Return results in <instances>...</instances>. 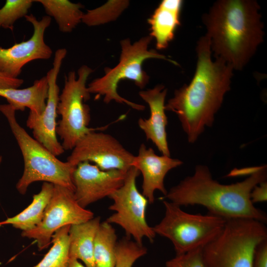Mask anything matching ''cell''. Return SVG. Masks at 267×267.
<instances>
[{"mask_svg": "<svg viewBox=\"0 0 267 267\" xmlns=\"http://www.w3.org/2000/svg\"><path fill=\"white\" fill-rule=\"evenodd\" d=\"M100 223V217L70 226L69 232V257L82 261L86 267H96L93 249L95 235Z\"/></svg>", "mask_w": 267, "mask_h": 267, "instance_id": "18", "label": "cell"}, {"mask_svg": "<svg viewBox=\"0 0 267 267\" xmlns=\"http://www.w3.org/2000/svg\"><path fill=\"white\" fill-rule=\"evenodd\" d=\"M44 7L47 16L52 17L57 23L59 31L71 32L81 22L84 6L80 3H73L67 0H37Z\"/></svg>", "mask_w": 267, "mask_h": 267, "instance_id": "21", "label": "cell"}, {"mask_svg": "<svg viewBox=\"0 0 267 267\" xmlns=\"http://www.w3.org/2000/svg\"><path fill=\"white\" fill-rule=\"evenodd\" d=\"M33 27V33L28 40L16 43L9 48L0 46V73L11 78H18L22 68L37 59H49L51 48L45 44L44 35L50 26L51 18L44 16L39 20L31 14L25 16Z\"/></svg>", "mask_w": 267, "mask_h": 267, "instance_id": "13", "label": "cell"}, {"mask_svg": "<svg viewBox=\"0 0 267 267\" xmlns=\"http://www.w3.org/2000/svg\"><path fill=\"white\" fill-rule=\"evenodd\" d=\"M126 173L118 170L103 171L89 162L78 164L73 176L77 202L86 208L92 203L109 197L123 184Z\"/></svg>", "mask_w": 267, "mask_h": 267, "instance_id": "14", "label": "cell"}, {"mask_svg": "<svg viewBox=\"0 0 267 267\" xmlns=\"http://www.w3.org/2000/svg\"><path fill=\"white\" fill-rule=\"evenodd\" d=\"M1 161H2V157L1 156H0V165L1 163Z\"/></svg>", "mask_w": 267, "mask_h": 267, "instance_id": "32", "label": "cell"}, {"mask_svg": "<svg viewBox=\"0 0 267 267\" xmlns=\"http://www.w3.org/2000/svg\"><path fill=\"white\" fill-rule=\"evenodd\" d=\"M195 73L188 85L175 91L165 105L174 112L190 143L195 142L205 127H211L226 92L230 89L233 68L223 60L212 58L210 39L201 37L196 48Z\"/></svg>", "mask_w": 267, "mask_h": 267, "instance_id": "1", "label": "cell"}, {"mask_svg": "<svg viewBox=\"0 0 267 267\" xmlns=\"http://www.w3.org/2000/svg\"><path fill=\"white\" fill-rule=\"evenodd\" d=\"M33 0H7L0 9V28L12 30L19 19L27 15Z\"/></svg>", "mask_w": 267, "mask_h": 267, "instance_id": "25", "label": "cell"}, {"mask_svg": "<svg viewBox=\"0 0 267 267\" xmlns=\"http://www.w3.org/2000/svg\"><path fill=\"white\" fill-rule=\"evenodd\" d=\"M66 54L65 48H60L55 51L52 67L46 75L48 89L44 110L40 115L30 111L26 121V125L32 130L34 138L56 156L63 154L65 151L57 138L56 119L60 90L57 79Z\"/></svg>", "mask_w": 267, "mask_h": 267, "instance_id": "12", "label": "cell"}, {"mask_svg": "<svg viewBox=\"0 0 267 267\" xmlns=\"http://www.w3.org/2000/svg\"><path fill=\"white\" fill-rule=\"evenodd\" d=\"M128 0H110L96 8L84 13L82 22L88 26H95L116 20L128 7Z\"/></svg>", "mask_w": 267, "mask_h": 267, "instance_id": "24", "label": "cell"}, {"mask_svg": "<svg viewBox=\"0 0 267 267\" xmlns=\"http://www.w3.org/2000/svg\"><path fill=\"white\" fill-rule=\"evenodd\" d=\"M117 236L111 224L100 222L94 243L93 257L96 267H115Z\"/></svg>", "mask_w": 267, "mask_h": 267, "instance_id": "22", "label": "cell"}, {"mask_svg": "<svg viewBox=\"0 0 267 267\" xmlns=\"http://www.w3.org/2000/svg\"><path fill=\"white\" fill-rule=\"evenodd\" d=\"M267 240L265 223L248 219L227 220L219 235L202 248L207 267H252L257 246Z\"/></svg>", "mask_w": 267, "mask_h": 267, "instance_id": "6", "label": "cell"}, {"mask_svg": "<svg viewBox=\"0 0 267 267\" xmlns=\"http://www.w3.org/2000/svg\"><path fill=\"white\" fill-rule=\"evenodd\" d=\"M0 111L6 118L23 156V175L16 187L21 194L33 182L43 181L74 191L73 176L76 166L59 160L44 146L31 136L16 120V110L9 104H0Z\"/></svg>", "mask_w": 267, "mask_h": 267, "instance_id": "4", "label": "cell"}, {"mask_svg": "<svg viewBox=\"0 0 267 267\" xmlns=\"http://www.w3.org/2000/svg\"><path fill=\"white\" fill-rule=\"evenodd\" d=\"M134 157L116 138L94 131L79 140L67 161L75 166L89 162L103 171L118 170L127 172L133 167Z\"/></svg>", "mask_w": 267, "mask_h": 267, "instance_id": "11", "label": "cell"}, {"mask_svg": "<svg viewBox=\"0 0 267 267\" xmlns=\"http://www.w3.org/2000/svg\"><path fill=\"white\" fill-rule=\"evenodd\" d=\"M23 83L19 78H11L0 73V89H17Z\"/></svg>", "mask_w": 267, "mask_h": 267, "instance_id": "30", "label": "cell"}, {"mask_svg": "<svg viewBox=\"0 0 267 267\" xmlns=\"http://www.w3.org/2000/svg\"><path fill=\"white\" fill-rule=\"evenodd\" d=\"M266 179V166H262L255 167L251 175L242 181L222 184L213 179L206 166L199 165L192 176L172 187L163 199L180 207L204 206L209 214L225 220L248 219L265 223L267 215L252 203L250 193L256 185Z\"/></svg>", "mask_w": 267, "mask_h": 267, "instance_id": "2", "label": "cell"}, {"mask_svg": "<svg viewBox=\"0 0 267 267\" xmlns=\"http://www.w3.org/2000/svg\"><path fill=\"white\" fill-rule=\"evenodd\" d=\"M93 70L87 65L65 76L64 86L57 107L61 120L56 127V134L62 140L64 150H72L77 142L88 133L97 130L89 128L90 121V108L85 102L90 93L86 85L89 76Z\"/></svg>", "mask_w": 267, "mask_h": 267, "instance_id": "8", "label": "cell"}, {"mask_svg": "<svg viewBox=\"0 0 267 267\" xmlns=\"http://www.w3.org/2000/svg\"><path fill=\"white\" fill-rule=\"evenodd\" d=\"M260 7L254 0H219L202 21L212 53L236 70H241L263 42Z\"/></svg>", "mask_w": 267, "mask_h": 267, "instance_id": "3", "label": "cell"}, {"mask_svg": "<svg viewBox=\"0 0 267 267\" xmlns=\"http://www.w3.org/2000/svg\"><path fill=\"white\" fill-rule=\"evenodd\" d=\"M93 216L92 212L78 204L74 191L54 185L52 195L41 222L32 230L22 231L21 235L35 239L39 249L43 250L50 244L52 237L58 229L66 225L86 222Z\"/></svg>", "mask_w": 267, "mask_h": 267, "instance_id": "10", "label": "cell"}, {"mask_svg": "<svg viewBox=\"0 0 267 267\" xmlns=\"http://www.w3.org/2000/svg\"><path fill=\"white\" fill-rule=\"evenodd\" d=\"M54 184L44 182L39 193L33 196L32 203L17 215L0 222V226L10 224L14 227L28 231L42 222L44 210L52 195Z\"/></svg>", "mask_w": 267, "mask_h": 267, "instance_id": "20", "label": "cell"}, {"mask_svg": "<svg viewBox=\"0 0 267 267\" xmlns=\"http://www.w3.org/2000/svg\"><path fill=\"white\" fill-rule=\"evenodd\" d=\"M48 89L45 76L35 81L32 86L27 88L0 89V96L5 98L16 111L28 108L30 111L40 115L46 106Z\"/></svg>", "mask_w": 267, "mask_h": 267, "instance_id": "19", "label": "cell"}, {"mask_svg": "<svg viewBox=\"0 0 267 267\" xmlns=\"http://www.w3.org/2000/svg\"><path fill=\"white\" fill-rule=\"evenodd\" d=\"M202 248L176 255L166 262V267H207L203 257Z\"/></svg>", "mask_w": 267, "mask_h": 267, "instance_id": "27", "label": "cell"}, {"mask_svg": "<svg viewBox=\"0 0 267 267\" xmlns=\"http://www.w3.org/2000/svg\"><path fill=\"white\" fill-rule=\"evenodd\" d=\"M139 174L134 166L127 172L123 184L109 197L113 201L109 209L115 213L106 221L119 225L128 237L132 236L134 242L142 245L144 237L153 242L156 233L146 220L148 200L136 187V179Z\"/></svg>", "mask_w": 267, "mask_h": 267, "instance_id": "9", "label": "cell"}, {"mask_svg": "<svg viewBox=\"0 0 267 267\" xmlns=\"http://www.w3.org/2000/svg\"><path fill=\"white\" fill-rule=\"evenodd\" d=\"M167 93V89L162 85L139 92L140 97L149 106L150 115L148 119L139 118L137 123L146 139L151 140L163 155L170 157L166 132L168 120L165 108Z\"/></svg>", "mask_w": 267, "mask_h": 267, "instance_id": "16", "label": "cell"}, {"mask_svg": "<svg viewBox=\"0 0 267 267\" xmlns=\"http://www.w3.org/2000/svg\"><path fill=\"white\" fill-rule=\"evenodd\" d=\"M182 163L177 159L157 155L152 148H147L144 143L140 145L137 155L134 156L133 166L142 175V194L149 203L154 202V192L157 190L164 196L166 195L168 191L165 187L164 178L167 174Z\"/></svg>", "mask_w": 267, "mask_h": 267, "instance_id": "15", "label": "cell"}, {"mask_svg": "<svg viewBox=\"0 0 267 267\" xmlns=\"http://www.w3.org/2000/svg\"><path fill=\"white\" fill-rule=\"evenodd\" d=\"M147 253L146 248L124 238L118 242L115 267H132L135 262Z\"/></svg>", "mask_w": 267, "mask_h": 267, "instance_id": "26", "label": "cell"}, {"mask_svg": "<svg viewBox=\"0 0 267 267\" xmlns=\"http://www.w3.org/2000/svg\"><path fill=\"white\" fill-rule=\"evenodd\" d=\"M68 267H86L80 263L77 259H70L69 261Z\"/></svg>", "mask_w": 267, "mask_h": 267, "instance_id": "31", "label": "cell"}, {"mask_svg": "<svg viewBox=\"0 0 267 267\" xmlns=\"http://www.w3.org/2000/svg\"><path fill=\"white\" fill-rule=\"evenodd\" d=\"M181 0H163L148 19L150 35L156 41L157 49H166L174 37L175 31L180 25Z\"/></svg>", "mask_w": 267, "mask_h": 267, "instance_id": "17", "label": "cell"}, {"mask_svg": "<svg viewBox=\"0 0 267 267\" xmlns=\"http://www.w3.org/2000/svg\"><path fill=\"white\" fill-rule=\"evenodd\" d=\"M70 226H64L55 232L51 239L52 247L43 259L33 267H68Z\"/></svg>", "mask_w": 267, "mask_h": 267, "instance_id": "23", "label": "cell"}, {"mask_svg": "<svg viewBox=\"0 0 267 267\" xmlns=\"http://www.w3.org/2000/svg\"><path fill=\"white\" fill-rule=\"evenodd\" d=\"M152 40L148 36L141 38L134 44H132L129 38L121 41V52L118 64L113 68H105L104 76L90 82L88 86L89 92L95 94L97 98L103 96V101L105 103L115 101L119 103L126 104L137 110H143L145 106L143 105L129 101L118 94L119 83L122 80H130L137 87L143 89L149 81V76L142 68L143 63L148 59H164L178 65L176 61L155 50L148 49Z\"/></svg>", "mask_w": 267, "mask_h": 267, "instance_id": "5", "label": "cell"}, {"mask_svg": "<svg viewBox=\"0 0 267 267\" xmlns=\"http://www.w3.org/2000/svg\"><path fill=\"white\" fill-rule=\"evenodd\" d=\"M252 267H267V240L257 246L254 254Z\"/></svg>", "mask_w": 267, "mask_h": 267, "instance_id": "28", "label": "cell"}, {"mask_svg": "<svg viewBox=\"0 0 267 267\" xmlns=\"http://www.w3.org/2000/svg\"><path fill=\"white\" fill-rule=\"evenodd\" d=\"M165 215L153 229L155 233L169 239L176 255H180L204 246L221 232L226 220L208 214H193L181 207L164 200Z\"/></svg>", "mask_w": 267, "mask_h": 267, "instance_id": "7", "label": "cell"}, {"mask_svg": "<svg viewBox=\"0 0 267 267\" xmlns=\"http://www.w3.org/2000/svg\"><path fill=\"white\" fill-rule=\"evenodd\" d=\"M267 183L264 181L256 185L250 193V199L254 204L258 202H266L267 200Z\"/></svg>", "mask_w": 267, "mask_h": 267, "instance_id": "29", "label": "cell"}]
</instances>
